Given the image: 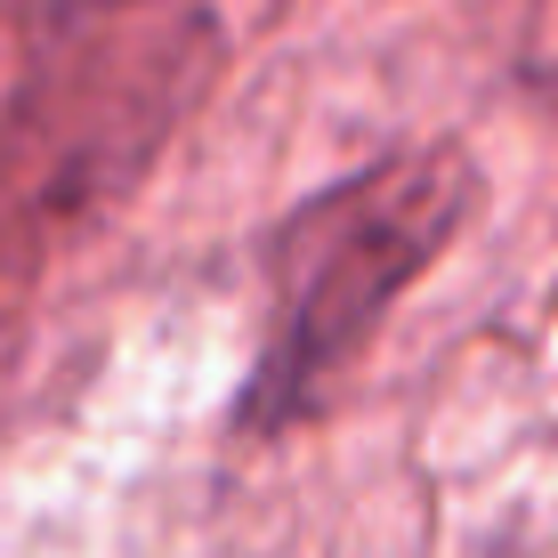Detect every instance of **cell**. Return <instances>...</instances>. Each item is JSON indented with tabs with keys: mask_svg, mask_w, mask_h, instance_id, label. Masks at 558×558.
I'll list each match as a JSON object with an SVG mask.
<instances>
[{
	"mask_svg": "<svg viewBox=\"0 0 558 558\" xmlns=\"http://www.w3.org/2000/svg\"><path fill=\"white\" fill-rule=\"evenodd\" d=\"M477 179L470 146L421 138L324 179L259 227V349L235 389V437H283L332 405V389L389 332L397 300L453 252Z\"/></svg>",
	"mask_w": 558,
	"mask_h": 558,
	"instance_id": "obj_1",
	"label": "cell"
}]
</instances>
